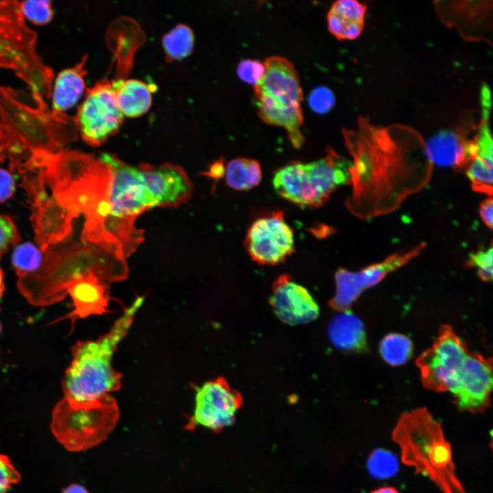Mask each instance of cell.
Returning <instances> with one entry per match:
<instances>
[{"mask_svg": "<svg viewBox=\"0 0 493 493\" xmlns=\"http://www.w3.org/2000/svg\"><path fill=\"white\" fill-rule=\"evenodd\" d=\"M264 73V64L255 60H243L237 67L238 77L244 82L255 86Z\"/></svg>", "mask_w": 493, "mask_h": 493, "instance_id": "cell-35", "label": "cell"}, {"mask_svg": "<svg viewBox=\"0 0 493 493\" xmlns=\"http://www.w3.org/2000/svg\"><path fill=\"white\" fill-rule=\"evenodd\" d=\"M492 254L493 250L491 246L488 249L471 253L466 262L467 267L477 268L478 277L483 281L488 282L492 279Z\"/></svg>", "mask_w": 493, "mask_h": 493, "instance_id": "cell-33", "label": "cell"}, {"mask_svg": "<svg viewBox=\"0 0 493 493\" xmlns=\"http://www.w3.org/2000/svg\"><path fill=\"white\" fill-rule=\"evenodd\" d=\"M350 161L332 148L318 160L293 162L274 174L273 186L283 199L302 207L323 205L340 186L349 185Z\"/></svg>", "mask_w": 493, "mask_h": 493, "instance_id": "cell-8", "label": "cell"}, {"mask_svg": "<svg viewBox=\"0 0 493 493\" xmlns=\"http://www.w3.org/2000/svg\"><path fill=\"white\" fill-rule=\"evenodd\" d=\"M4 290H5V286H4V282H3V274L0 268V299L3 295Z\"/></svg>", "mask_w": 493, "mask_h": 493, "instance_id": "cell-43", "label": "cell"}, {"mask_svg": "<svg viewBox=\"0 0 493 493\" xmlns=\"http://www.w3.org/2000/svg\"><path fill=\"white\" fill-rule=\"evenodd\" d=\"M119 414L116 401L111 395L88 403L62 399L53 411L51 430L67 450L85 451L107 439Z\"/></svg>", "mask_w": 493, "mask_h": 493, "instance_id": "cell-9", "label": "cell"}, {"mask_svg": "<svg viewBox=\"0 0 493 493\" xmlns=\"http://www.w3.org/2000/svg\"><path fill=\"white\" fill-rule=\"evenodd\" d=\"M100 160L110 167L111 172L108 199L112 215L136 219L156 206L138 168L131 166L111 154L103 153Z\"/></svg>", "mask_w": 493, "mask_h": 493, "instance_id": "cell-12", "label": "cell"}, {"mask_svg": "<svg viewBox=\"0 0 493 493\" xmlns=\"http://www.w3.org/2000/svg\"><path fill=\"white\" fill-rule=\"evenodd\" d=\"M118 108L123 115L138 116L148 110L156 88L137 79H118L111 82Z\"/></svg>", "mask_w": 493, "mask_h": 493, "instance_id": "cell-24", "label": "cell"}, {"mask_svg": "<svg viewBox=\"0 0 493 493\" xmlns=\"http://www.w3.org/2000/svg\"><path fill=\"white\" fill-rule=\"evenodd\" d=\"M42 259L41 252L33 244L25 242L17 246L12 255V263L18 279L34 273Z\"/></svg>", "mask_w": 493, "mask_h": 493, "instance_id": "cell-30", "label": "cell"}, {"mask_svg": "<svg viewBox=\"0 0 493 493\" xmlns=\"http://www.w3.org/2000/svg\"><path fill=\"white\" fill-rule=\"evenodd\" d=\"M244 246L254 262L262 265H275L294 252L293 231L283 214L274 212L251 224L246 232Z\"/></svg>", "mask_w": 493, "mask_h": 493, "instance_id": "cell-15", "label": "cell"}, {"mask_svg": "<svg viewBox=\"0 0 493 493\" xmlns=\"http://www.w3.org/2000/svg\"><path fill=\"white\" fill-rule=\"evenodd\" d=\"M73 310L68 318L73 320L105 313L109 301L108 286L95 276H90L73 284L68 290Z\"/></svg>", "mask_w": 493, "mask_h": 493, "instance_id": "cell-20", "label": "cell"}, {"mask_svg": "<svg viewBox=\"0 0 493 493\" xmlns=\"http://www.w3.org/2000/svg\"><path fill=\"white\" fill-rule=\"evenodd\" d=\"M479 214L484 224L490 229L493 226V200L492 197H488L481 202L479 207Z\"/></svg>", "mask_w": 493, "mask_h": 493, "instance_id": "cell-39", "label": "cell"}, {"mask_svg": "<svg viewBox=\"0 0 493 493\" xmlns=\"http://www.w3.org/2000/svg\"><path fill=\"white\" fill-rule=\"evenodd\" d=\"M224 175L228 186L244 191L257 186L261 181L262 173L257 160L239 157L228 162Z\"/></svg>", "mask_w": 493, "mask_h": 493, "instance_id": "cell-27", "label": "cell"}, {"mask_svg": "<svg viewBox=\"0 0 493 493\" xmlns=\"http://www.w3.org/2000/svg\"><path fill=\"white\" fill-rule=\"evenodd\" d=\"M383 360L393 366L405 363L412 355L413 344L407 336L392 333L386 335L379 344Z\"/></svg>", "mask_w": 493, "mask_h": 493, "instance_id": "cell-28", "label": "cell"}, {"mask_svg": "<svg viewBox=\"0 0 493 493\" xmlns=\"http://www.w3.org/2000/svg\"><path fill=\"white\" fill-rule=\"evenodd\" d=\"M138 169L156 206L177 207L190 198L192 184L181 166L172 164L159 166L142 164Z\"/></svg>", "mask_w": 493, "mask_h": 493, "instance_id": "cell-17", "label": "cell"}, {"mask_svg": "<svg viewBox=\"0 0 493 493\" xmlns=\"http://www.w3.org/2000/svg\"><path fill=\"white\" fill-rule=\"evenodd\" d=\"M192 30L186 25L179 24L166 33L162 45L169 60H179L188 55L194 46Z\"/></svg>", "mask_w": 493, "mask_h": 493, "instance_id": "cell-29", "label": "cell"}, {"mask_svg": "<svg viewBox=\"0 0 493 493\" xmlns=\"http://www.w3.org/2000/svg\"><path fill=\"white\" fill-rule=\"evenodd\" d=\"M15 180L8 170L0 168V203L9 199L15 191Z\"/></svg>", "mask_w": 493, "mask_h": 493, "instance_id": "cell-38", "label": "cell"}, {"mask_svg": "<svg viewBox=\"0 0 493 493\" xmlns=\"http://www.w3.org/2000/svg\"><path fill=\"white\" fill-rule=\"evenodd\" d=\"M367 469L374 478L388 479L399 472V462L392 452L386 449L377 448L370 453L367 459Z\"/></svg>", "mask_w": 493, "mask_h": 493, "instance_id": "cell-31", "label": "cell"}, {"mask_svg": "<svg viewBox=\"0 0 493 493\" xmlns=\"http://www.w3.org/2000/svg\"><path fill=\"white\" fill-rule=\"evenodd\" d=\"M472 190L492 197L493 144L490 133L483 132L477 138V153L465 168Z\"/></svg>", "mask_w": 493, "mask_h": 493, "instance_id": "cell-25", "label": "cell"}, {"mask_svg": "<svg viewBox=\"0 0 493 493\" xmlns=\"http://www.w3.org/2000/svg\"><path fill=\"white\" fill-rule=\"evenodd\" d=\"M366 5L356 0H338L330 8L327 16L329 32L337 39L354 40L364 27Z\"/></svg>", "mask_w": 493, "mask_h": 493, "instance_id": "cell-21", "label": "cell"}, {"mask_svg": "<svg viewBox=\"0 0 493 493\" xmlns=\"http://www.w3.org/2000/svg\"><path fill=\"white\" fill-rule=\"evenodd\" d=\"M225 168L223 160H218L210 166L207 175L214 179H218L224 175Z\"/></svg>", "mask_w": 493, "mask_h": 493, "instance_id": "cell-40", "label": "cell"}, {"mask_svg": "<svg viewBox=\"0 0 493 493\" xmlns=\"http://www.w3.org/2000/svg\"><path fill=\"white\" fill-rule=\"evenodd\" d=\"M19 240L20 236L13 220L8 216L0 214V258Z\"/></svg>", "mask_w": 493, "mask_h": 493, "instance_id": "cell-34", "label": "cell"}, {"mask_svg": "<svg viewBox=\"0 0 493 493\" xmlns=\"http://www.w3.org/2000/svg\"><path fill=\"white\" fill-rule=\"evenodd\" d=\"M264 73L254 86L257 113L266 124L281 127L290 142L299 149L304 143L303 90L293 64L281 56H270L264 62Z\"/></svg>", "mask_w": 493, "mask_h": 493, "instance_id": "cell-7", "label": "cell"}, {"mask_svg": "<svg viewBox=\"0 0 493 493\" xmlns=\"http://www.w3.org/2000/svg\"><path fill=\"white\" fill-rule=\"evenodd\" d=\"M86 58V55L84 56L77 64L65 68L57 75L50 96L53 112L64 113L81 98L85 89Z\"/></svg>", "mask_w": 493, "mask_h": 493, "instance_id": "cell-23", "label": "cell"}, {"mask_svg": "<svg viewBox=\"0 0 493 493\" xmlns=\"http://www.w3.org/2000/svg\"><path fill=\"white\" fill-rule=\"evenodd\" d=\"M143 301V297L136 298L104 336L96 340L77 341L73 346L72 362L62 382L63 399L92 403L120 389L122 376L113 368L112 355Z\"/></svg>", "mask_w": 493, "mask_h": 493, "instance_id": "cell-4", "label": "cell"}, {"mask_svg": "<svg viewBox=\"0 0 493 493\" xmlns=\"http://www.w3.org/2000/svg\"><path fill=\"white\" fill-rule=\"evenodd\" d=\"M39 268L19 279L18 288L34 305H48L62 300L77 281L95 276L105 282L125 279L129 273L125 258L105 246L89 242L50 246Z\"/></svg>", "mask_w": 493, "mask_h": 493, "instance_id": "cell-3", "label": "cell"}, {"mask_svg": "<svg viewBox=\"0 0 493 493\" xmlns=\"http://www.w3.org/2000/svg\"><path fill=\"white\" fill-rule=\"evenodd\" d=\"M74 116L57 113L42 99L0 86V162L23 175L75 140Z\"/></svg>", "mask_w": 493, "mask_h": 493, "instance_id": "cell-2", "label": "cell"}, {"mask_svg": "<svg viewBox=\"0 0 493 493\" xmlns=\"http://www.w3.org/2000/svg\"><path fill=\"white\" fill-rule=\"evenodd\" d=\"M371 493H400L396 488L393 487L384 486L377 488Z\"/></svg>", "mask_w": 493, "mask_h": 493, "instance_id": "cell-42", "label": "cell"}, {"mask_svg": "<svg viewBox=\"0 0 493 493\" xmlns=\"http://www.w3.org/2000/svg\"><path fill=\"white\" fill-rule=\"evenodd\" d=\"M1 323H0V333H1Z\"/></svg>", "mask_w": 493, "mask_h": 493, "instance_id": "cell-44", "label": "cell"}, {"mask_svg": "<svg viewBox=\"0 0 493 493\" xmlns=\"http://www.w3.org/2000/svg\"><path fill=\"white\" fill-rule=\"evenodd\" d=\"M330 336L339 348L349 351H363L366 349V337L361 320L350 312L342 313L333 320L330 326Z\"/></svg>", "mask_w": 493, "mask_h": 493, "instance_id": "cell-26", "label": "cell"}, {"mask_svg": "<svg viewBox=\"0 0 493 493\" xmlns=\"http://www.w3.org/2000/svg\"><path fill=\"white\" fill-rule=\"evenodd\" d=\"M21 478L9 457L0 453V493H6Z\"/></svg>", "mask_w": 493, "mask_h": 493, "instance_id": "cell-37", "label": "cell"}, {"mask_svg": "<svg viewBox=\"0 0 493 493\" xmlns=\"http://www.w3.org/2000/svg\"><path fill=\"white\" fill-rule=\"evenodd\" d=\"M123 116L111 82L103 79L87 89L74 119L84 141L99 146L118 130Z\"/></svg>", "mask_w": 493, "mask_h": 493, "instance_id": "cell-11", "label": "cell"}, {"mask_svg": "<svg viewBox=\"0 0 493 493\" xmlns=\"http://www.w3.org/2000/svg\"><path fill=\"white\" fill-rule=\"evenodd\" d=\"M62 493H88V492L80 485L72 484L65 488Z\"/></svg>", "mask_w": 493, "mask_h": 493, "instance_id": "cell-41", "label": "cell"}, {"mask_svg": "<svg viewBox=\"0 0 493 493\" xmlns=\"http://www.w3.org/2000/svg\"><path fill=\"white\" fill-rule=\"evenodd\" d=\"M270 303L278 318L294 325L308 323L319 314V308L307 290L282 275L273 283Z\"/></svg>", "mask_w": 493, "mask_h": 493, "instance_id": "cell-18", "label": "cell"}, {"mask_svg": "<svg viewBox=\"0 0 493 493\" xmlns=\"http://www.w3.org/2000/svg\"><path fill=\"white\" fill-rule=\"evenodd\" d=\"M21 11L26 18L36 25L49 23L53 17L51 2L49 1H20Z\"/></svg>", "mask_w": 493, "mask_h": 493, "instance_id": "cell-32", "label": "cell"}, {"mask_svg": "<svg viewBox=\"0 0 493 493\" xmlns=\"http://www.w3.org/2000/svg\"><path fill=\"white\" fill-rule=\"evenodd\" d=\"M342 136L352 158L345 205L357 218L390 214L429 184L433 164L426 141L414 128L378 126L361 116L356 129H344Z\"/></svg>", "mask_w": 493, "mask_h": 493, "instance_id": "cell-1", "label": "cell"}, {"mask_svg": "<svg viewBox=\"0 0 493 493\" xmlns=\"http://www.w3.org/2000/svg\"><path fill=\"white\" fill-rule=\"evenodd\" d=\"M311 108L318 113H325L330 110L335 103L333 93L326 87L314 89L309 96Z\"/></svg>", "mask_w": 493, "mask_h": 493, "instance_id": "cell-36", "label": "cell"}, {"mask_svg": "<svg viewBox=\"0 0 493 493\" xmlns=\"http://www.w3.org/2000/svg\"><path fill=\"white\" fill-rule=\"evenodd\" d=\"M195 406L185 429L193 431L201 425L217 433L231 425L236 413L241 407L242 398L231 388L225 379L218 377L195 388Z\"/></svg>", "mask_w": 493, "mask_h": 493, "instance_id": "cell-13", "label": "cell"}, {"mask_svg": "<svg viewBox=\"0 0 493 493\" xmlns=\"http://www.w3.org/2000/svg\"><path fill=\"white\" fill-rule=\"evenodd\" d=\"M470 352L450 325H442L431 346L416 359L423 385L437 392H451L465 371Z\"/></svg>", "mask_w": 493, "mask_h": 493, "instance_id": "cell-10", "label": "cell"}, {"mask_svg": "<svg viewBox=\"0 0 493 493\" xmlns=\"http://www.w3.org/2000/svg\"><path fill=\"white\" fill-rule=\"evenodd\" d=\"M492 388L491 358L470 352L465 372L451 392L455 405L461 411L482 413L490 405Z\"/></svg>", "mask_w": 493, "mask_h": 493, "instance_id": "cell-16", "label": "cell"}, {"mask_svg": "<svg viewBox=\"0 0 493 493\" xmlns=\"http://www.w3.org/2000/svg\"><path fill=\"white\" fill-rule=\"evenodd\" d=\"M463 2L464 5L461 2H459L460 5L456 2H453L455 5H439L438 10L442 12L440 16L444 23L454 25L466 38H481L479 34L483 32V26L488 29V8L492 6L488 5L487 1L483 5V1H479V5L478 1Z\"/></svg>", "mask_w": 493, "mask_h": 493, "instance_id": "cell-22", "label": "cell"}, {"mask_svg": "<svg viewBox=\"0 0 493 493\" xmlns=\"http://www.w3.org/2000/svg\"><path fill=\"white\" fill-rule=\"evenodd\" d=\"M468 131L460 127L441 131L426 142L433 164L465 170L477 153L478 131L471 137Z\"/></svg>", "mask_w": 493, "mask_h": 493, "instance_id": "cell-19", "label": "cell"}, {"mask_svg": "<svg viewBox=\"0 0 493 493\" xmlns=\"http://www.w3.org/2000/svg\"><path fill=\"white\" fill-rule=\"evenodd\" d=\"M427 243L420 242L414 247L394 253L383 261L372 264L359 271L339 268L335 275L336 295L331 301L335 309L346 310L364 290L379 283L388 274L418 256Z\"/></svg>", "mask_w": 493, "mask_h": 493, "instance_id": "cell-14", "label": "cell"}, {"mask_svg": "<svg viewBox=\"0 0 493 493\" xmlns=\"http://www.w3.org/2000/svg\"><path fill=\"white\" fill-rule=\"evenodd\" d=\"M401 461L433 482L442 493H466L455 475L450 443L426 407L403 413L392 433Z\"/></svg>", "mask_w": 493, "mask_h": 493, "instance_id": "cell-5", "label": "cell"}, {"mask_svg": "<svg viewBox=\"0 0 493 493\" xmlns=\"http://www.w3.org/2000/svg\"><path fill=\"white\" fill-rule=\"evenodd\" d=\"M26 21L20 1H0V68L14 71L35 99L46 101L54 75L39 56L37 34Z\"/></svg>", "mask_w": 493, "mask_h": 493, "instance_id": "cell-6", "label": "cell"}]
</instances>
